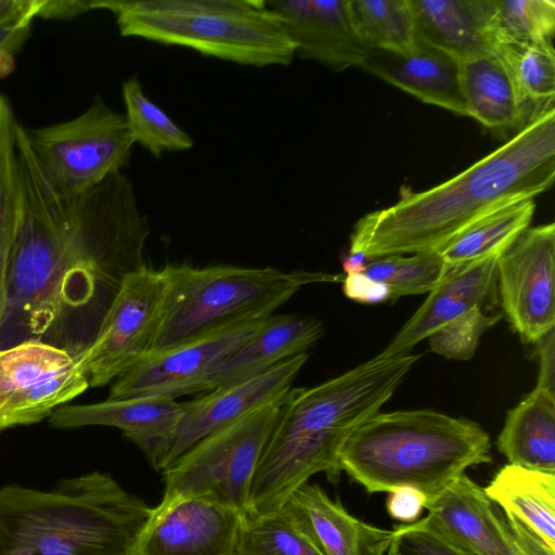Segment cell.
I'll use <instances>...</instances> for the list:
<instances>
[{
    "label": "cell",
    "instance_id": "obj_37",
    "mask_svg": "<svg viewBox=\"0 0 555 555\" xmlns=\"http://www.w3.org/2000/svg\"><path fill=\"white\" fill-rule=\"evenodd\" d=\"M426 496L411 487H402L392 492L387 500L390 517L405 524L416 521L425 508Z\"/></svg>",
    "mask_w": 555,
    "mask_h": 555
},
{
    "label": "cell",
    "instance_id": "obj_5",
    "mask_svg": "<svg viewBox=\"0 0 555 555\" xmlns=\"http://www.w3.org/2000/svg\"><path fill=\"white\" fill-rule=\"evenodd\" d=\"M492 463L489 434L477 423L434 410L376 413L343 444L339 465L366 492L402 487L435 498L470 466Z\"/></svg>",
    "mask_w": 555,
    "mask_h": 555
},
{
    "label": "cell",
    "instance_id": "obj_20",
    "mask_svg": "<svg viewBox=\"0 0 555 555\" xmlns=\"http://www.w3.org/2000/svg\"><path fill=\"white\" fill-rule=\"evenodd\" d=\"M282 509L323 555H386L395 533L353 517L317 483L296 489Z\"/></svg>",
    "mask_w": 555,
    "mask_h": 555
},
{
    "label": "cell",
    "instance_id": "obj_6",
    "mask_svg": "<svg viewBox=\"0 0 555 555\" xmlns=\"http://www.w3.org/2000/svg\"><path fill=\"white\" fill-rule=\"evenodd\" d=\"M109 11L122 37L185 47L258 68L287 66L295 49L260 0H91Z\"/></svg>",
    "mask_w": 555,
    "mask_h": 555
},
{
    "label": "cell",
    "instance_id": "obj_29",
    "mask_svg": "<svg viewBox=\"0 0 555 555\" xmlns=\"http://www.w3.org/2000/svg\"><path fill=\"white\" fill-rule=\"evenodd\" d=\"M16 125L10 101L0 93V324L7 304L8 267L18 208Z\"/></svg>",
    "mask_w": 555,
    "mask_h": 555
},
{
    "label": "cell",
    "instance_id": "obj_18",
    "mask_svg": "<svg viewBox=\"0 0 555 555\" xmlns=\"http://www.w3.org/2000/svg\"><path fill=\"white\" fill-rule=\"evenodd\" d=\"M425 508L423 524L451 544L476 555H518L507 522L467 475L426 501Z\"/></svg>",
    "mask_w": 555,
    "mask_h": 555
},
{
    "label": "cell",
    "instance_id": "obj_17",
    "mask_svg": "<svg viewBox=\"0 0 555 555\" xmlns=\"http://www.w3.org/2000/svg\"><path fill=\"white\" fill-rule=\"evenodd\" d=\"M184 402L162 397H140L91 404H64L49 417L54 428L74 429L85 426H111L120 429L135 443L150 464L160 469Z\"/></svg>",
    "mask_w": 555,
    "mask_h": 555
},
{
    "label": "cell",
    "instance_id": "obj_8",
    "mask_svg": "<svg viewBox=\"0 0 555 555\" xmlns=\"http://www.w3.org/2000/svg\"><path fill=\"white\" fill-rule=\"evenodd\" d=\"M286 393L202 438L164 468L159 503L202 496L246 515L255 469Z\"/></svg>",
    "mask_w": 555,
    "mask_h": 555
},
{
    "label": "cell",
    "instance_id": "obj_1",
    "mask_svg": "<svg viewBox=\"0 0 555 555\" xmlns=\"http://www.w3.org/2000/svg\"><path fill=\"white\" fill-rule=\"evenodd\" d=\"M18 208L0 349L39 340L78 358L95 339L151 233L121 171L78 194L56 191L16 125Z\"/></svg>",
    "mask_w": 555,
    "mask_h": 555
},
{
    "label": "cell",
    "instance_id": "obj_10",
    "mask_svg": "<svg viewBox=\"0 0 555 555\" xmlns=\"http://www.w3.org/2000/svg\"><path fill=\"white\" fill-rule=\"evenodd\" d=\"M164 299L162 269L144 266L128 275L95 339L79 356L91 387L115 380L153 349Z\"/></svg>",
    "mask_w": 555,
    "mask_h": 555
},
{
    "label": "cell",
    "instance_id": "obj_3",
    "mask_svg": "<svg viewBox=\"0 0 555 555\" xmlns=\"http://www.w3.org/2000/svg\"><path fill=\"white\" fill-rule=\"evenodd\" d=\"M420 357L376 354L317 386L291 388L257 463L246 516L280 511L288 496L318 473L338 482L343 444L378 413Z\"/></svg>",
    "mask_w": 555,
    "mask_h": 555
},
{
    "label": "cell",
    "instance_id": "obj_24",
    "mask_svg": "<svg viewBox=\"0 0 555 555\" xmlns=\"http://www.w3.org/2000/svg\"><path fill=\"white\" fill-rule=\"evenodd\" d=\"M462 88L468 116L493 133H516L529 124L512 79L495 54L463 61Z\"/></svg>",
    "mask_w": 555,
    "mask_h": 555
},
{
    "label": "cell",
    "instance_id": "obj_45",
    "mask_svg": "<svg viewBox=\"0 0 555 555\" xmlns=\"http://www.w3.org/2000/svg\"><path fill=\"white\" fill-rule=\"evenodd\" d=\"M371 259L362 254H350L343 259V269L347 274L363 273Z\"/></svg>",
    "mask_w": 555,
    "mask_h": 555
},
{
    "label": "cell",
    "instance_id": "obj_21",
    "mask_svg": "<svg viewBox=\"0 0 555 555\" xmlns=\"http://www.w3.org/2000/svg\"><path fill=\"white\" fill-rule=\"evenodd\" d=\"M360 67L422 102L468 116L462 88V62L417 42L410 52L367 50Z\"/></svg>",
    "mask_w": 555,
    "mask_h": 555
},
{
    "label": "cell",
    "instance_id": "obj_22",
    "mask_svg": "<svg viewBox=\"0 0 555 555\" xmlns=\"http://www.w3.org/2000/svg\"><path fill=\"white\" fill-rule=\"evenodd\" d=\"M417 42L465 60L493 53L491 0H409Z\"/></svg>",
    "mask_w": 555,
    "mask_h": 555
},
{
    "label": "cell",
    "instance_id": "obj_14",
    "mask_svg": "<svg viewBox=\"0 0 555 555\" xmlns=\"http://www.w3.org/2000/svg\"><path fill=\"white\" fill-rule=\"evenodd\" d=\"M246 515L202 496L152 508L130 555H237Z\"/></svg>",
    "mask_w": 555,
    "mask_h": 555
},
{
    "label": "cell",
    "instance_id": "obj_13",
    "mask_svg": "<svg viewBox=\"0 0 555 555\" xmlns=\"http://www.w3.org/2000/svg\"><path fill=\"white\" fill-rule=\"evenodd\" d=\"M269 318L231 326L168 348L151 350L114 380L107 399H176L202 392L208 373L254 337Z\"/></svg>",
    "mask_w": 555,
    "mask_h": 555
},
{
    "label": "cell",
    "instance_id": "obj_30",
    "mask_svg": "<svg viewBox=\"0 0 555 555\" xmlns=\"http://www.w3.org/2000/svg\"><path fill=\"white\" fill-rule=\"evenodd\" d=\"M121 90L125 117L134 143L156 158L165 152H182L193 146L191 135L146 96L137 76L125 80Z\"/></svg>",
    "mask_w": 555,
    "mask_h": 555
},
{
    "label": "cell",
    "instance_id": "obj_39",
    "mask_svg": "<svg viewBox=\"0 0 555 555\" xmlns=\"http://www.w3.org/2000/svg\"><path fill=\"white\" fill-rule=\"evenodd\" d=\"M539 359V374L535 390L555 397V330L534 343Z\"/></svg>",
    "mask_w": 555,
    "mask_h": 555
},
{
    "label": "cell",
    "instance_id": "obj_4",
    "mask_svg": "<svg viewBox=\"0 0 555 555\" xmlns=\"http://www.w3.org/2000/svg\"><path fill=\"white\" fill-rule=\"evenodd\" d=\"M152 508L111 475L0 488V555H130Z\"/></svg>",
    "mask_w": 555,
    "mask_h": 555
},
{
    "label": "cell",
    "instance_id": "obj_33",
    "mask_svg": "<svg viewBox=\"0 0 555 555\" xmlns=\"http://www.w3.org/2000/svg\"><path fill=\"white\" fill-rule=\"evenodd\" d=\"M237 555H323L292 518L280 511L246 516Z\"/></svg>",
    "mask_w": 555,
    "mask_h": 555
},
{
    "label": "cell",
    "instance_id": "obj_32",
    "mask_svg": "<svg viewBox=\"0 0 555 555\" xmlns=\"http://www.w3.org/2000/svg\"><path fill=\"white\" fill-rule=\"evenodd\" d=\"M491 26L494 49L511 42L553 43L555 2L552 0H491Z\"/></svg>",
    "mask_w": 555,
    "mask_h": 555
},
{
    "label": "cell",
    "instance_id": "obj_44",
    "mask_svg": "<svg viewBox=\"0 0 555 555\" xmlns=\"http://www.w3.org/2000/svg\"><path fill=\"white\" fill-rule=\"evenodd\" d=\"M401 255L371 259L363 274L376 283L389 284L399 266Z\"/></svg>",
    "mask_w": 555,
    "mask_h": 555
},
{
    "label": "cell",
    "instance_id": "obj_28",
    "mask_svg": "<svg viewBox=\"0 0 555 555\" xmlns=\"http://www.w3.org/2000/svg\"><path fill=\"white\" fill-rule=\"evenodd\" d=\"M493 54L505 66L528 122L555 108L553 43H503L494 49Z\"/></svg>",
    "mask_w": 555,
    "mask_h": 555
},
{
    "label": "cell",
    "instance_id": "obj_16",
    "mask_svg": "<svg viewBox=\"0 0 555 555\" xmlns=\"http://www.w3.org/2000/svg\"><path fill=\"white\" fill-rule=\"evenodd\" d=\"M295 55L335 72L360 66L370 49L352 16L350 0H269Z\"/></svg>",
    "mask_w": 555,
    "mask_h": 555
},
{
    "label": "cell",
    "instance_id": "obj_23",
    "mask_svg": "<svg viewBox=\"0 0 555 555\" xmlns=\"http://www.w3.org/2000/svg\"><path fill=\"white\" fill-rule=\"evenodd\" d=\"M322 335L323 326L314 318L273 314L254 337L208 373L202 391L261 374L286 359L305 353Z\"/></svg>",
    "mask_w": 555,
    "mask_h": 555
},
{
    "label": "cell",
    "instance_id": "obj_25",
    "mask_svg": "<svg viewBox=\"0 0 555 555\" xmlns=\"http://www.w3.org/2000/svg\"><path fill=\"white\" fill-rule=\"evenodd\" d=\"M495 444L508 464L555 472V397L533 389L507 412Z\"/></svg>",
    "mask_w": 555,
    "mask_h": 555
},
{
    "label": "cell",
    "instance_id": "obj_9",
    "mask_svg": "<svg viewBox=\"0 0 555 555\" xmlns=\"http://www.w3.org/2000/svg\"><path fill=\"white\" fill-rule=\"evenodd\" d=\"M25 132L46 178L64 194L82 193L120 172L134 144L125 115L100 96L70 120Z\"/></svg>",
    "mask_w": 555,
    "mask_h": 555
},
{
    "label": "cell",
    "instance_id": "obj_7",
    "mask_svg": "<svg viewBox=\"0 0 555 555\" xmlns=\"http://www.w3.org/2000/svg\"><path fill=\"white\" fill-rule=\"evenodd\" d=\"M162 272L165 299L152 350L267 319L305 285L344 279L326 272L237 266L168 264Z\"/></svg>",
    "mask_w": 555,
    "mask_h": 555
},
{
    "label": "cell",
    "instance_id": "obj_19",
    "mask_svg": "<svg viewBox=\"0 0 555 555\" xmlns=\"http://www.w3.org/2000/svg\"><path fill=\"white\" fill-rule=\"evenodd\" d=\"M496 261L498 258H489L462 267H448L446 275L425 301L377 356L409 354L415 345L448 322L472 308L482 310L496 291Z\"/></svg>",
    "mask_w": 555,
    "mask_h": 555
},
{
    "label": "cell",
    "instance_id": "obj_34",
    "mask_svg": "<svg viewBox=\"0 0 555 555\" xmlns=\"http://www.w3.org/2000/svg\"><path fill=\"white\" fill-rule=\"evenodd\" d=\"M502 314L487 315L480 308H472L433 333L430 349L453 360H469L483 332L496 324Z\"/></svg>",
    "mask_w": 555,
    "mask_h": 555
},
{
    "label": "cell",
    "instance_id": "obj_42",
    "mask_svg": "<svg viewBox=\"0 0 555 555\" xmlns=\"http://www.w3.org/2000/svg\"><path fill=\"white\" fill-rule=\"evenodd\" d=\"M90 1L43 0L37 16L42 18H73L91 10Z\"/></svg>",
    "mask_w": 555,
    "mask_h": 555
},
{
    "label": "cell",
    "instance_id": "obj_43",
    "mask_svg": "<svg viewBox=\"0 0 555 555\" xmlns=\"http://www.w3.org/2000/svg\"><path fill=\"white\" fill-rule=\"evenodd\" d=\"M31 21L18 22L0 28V57L9 59L18 51L30 33Z\"/></svg>",
    "mask_w": 555,
    "mask_h": 555
},
{
    "label": "cell",
    "instance_id": "obj_36",
    "mask_svg": "<svg viewBox=\"0 0 555 555\" xmlns=\"http://www.w3.org/2000/svg\"><path fill=\"white\" fill-rule=\"evenodd\" d=\"M393 532L386 555H476L451 544L421 519L396 526Z\"/></svg>",
    "mask_w": 555,
    "mask_h": 555
},
{
    "label": "cell",
    "instance_id": "obj_26",
    "mask_svg": "<svg viewBox=\"0 0 555 555\" xmlns=\"http://www.w3.org/2000/svg\"><path fill=\"white\" fill-rule=\"evenodd\" d=\"M483 490L555 550V472L506 464Z\"/></svg>",
    "mask_w": 555,
    "mask_h": 555
},
{
    "label": "cell",
    "instance_id": "obj_27",
    "mask_svg": "<svg viewBox=\"0 0 555 555\" xmlns=\"http://www.w3.org/2000/svg\"><path fill=\"white\" fill-rule=\"evenodd\" d=\"M534 210V198L506 204L474 222L436 251L452 268L499 258L530 227Z\"/></svg>",
    "mask_w": 555,
    "mask_h": 555
},
{
    "label": "cell",
    "instance_id": "obj_12",
    "mask_svg": "<svg viewBox=\"0 0 555 555\" xmlns=\"http://www.w3.org/2000/svg\"><path fill=\"white\" fill-rule=\"evenodd\" d=\"M502 309L524 343L555 330V224L529 227L496 261Z\"/></svg>",
    "mask_w": 555,
    "mask_h": 555
},
{
    "label": "cell",
    "instance_id": "obj_38",
    "mask_svg": "<svg viewBox=\"0 0 555 555\" xmlns=\"http://www.w3.org/2000/svg\"><path fill=\"white\" fill-rule=\"evenodd\" d=\"M341 282L344 294L351 300L362 304L390 301L389 286L373 282L363 273L347 274Z\"/></svg>",
    "mask_w": 555,
    "mask_h": 555
},
{
    "label": "cell",
    "instance_id": "obj_31",
    "mask_svg": "<svg viewBox=\"0 0 555 555\" xmlns=\"http://www.w3.org/2000/svg\"><path fill=\"white\" fill-rule=\"evenodd\" d=\"M356 27L371 49L406 53L417 46L409 0H350Z\"/></svg>",
    "mask_w": 555,
    "mask_h": 555
},
{
    "label": "cell",
    "instance_id": "obj_35",
    "mask_svg": "<svg viewBox=\"0 0 555 555\" xmlns=\"http://www.w3.org/2000/svg\"><path fill=\"white\" fill-rule=\"evenodd\" d=\"M436 250L401 255L397 271L388 284L390 301L408 295H420L433 291L448 271Z\"/></svg>",
    "mask_w": 555,
    "mask_h": 555
},
{
    "label": "cell",
    "instance_id": "obj_15",
    "mask_svg": "<svg viewBox=\"0 0 555 555\" xmlns=\"http://www.w3.org/2000/svg\"><path fill=\"white\" fill-rule=\"evenodd\" d=\"M308 358L307 352L297 354L254 377L217 387L184 402L159 470L202 438L284 396Z\"/></svg>",
    "mask_w": 555,
    "mask_h": 555
},
{
    "label": "cell",
    "instance_id": "obj_41",
    "mask_svg": "<svg viewBox=\"0 0 555 555\" xmlns=\"http://www.w3.org/2000/svg\"><path fill=\"white\" fill-rule=\"evenodd\" d=\"M43 0H0V28L37 17Z\"/></svg>",
    "mask_w": 555,
    "mask_h": 555
},
{
    "label": "cell",
    "instance_id": "obj_11",
    "mask_svg": "<svg viewBox=\"0 0 555 555\" xmlns=\"http://www.w3.org/2000/svg\"><path fill=\"white\" fill-rule=\"evenodd\" d=\"M79 357L39 340L0 349V431L38 423L89 387Z\"/></svg>",
    "mask_w": 555,
    "mask_h": 555
},
{
    "label": "cell",
    "instance_id": "obj_2",
    "mask_svg": "<svg viewBox=\"0 0 555 555\" xmlns=\"http://www.w3.org/2000/svg\"><path fill=\"white\" fill-rule=\"evenodd\" d=\"M555 179V108L455 177L424 191L404 186L389 207L360 218L350 254L369 259L438 250L489 212L534 198Z\"/></svg>",
    "mask_w": 555,
    "mask_h": 555
},
{
    "label": "cell",
    "instance_id": "obj_40",
    "mask_svg": "<svg viewBox=\"0 0 555 555\" xmlns=\"http://www.w3.org/2000/svg\"><path fill=\"white\" fill-rule=\"evenodd\" d=\"M506 517L518 555H555V550H552L530 527L515 516Z\"/></svg>",
    "mask_w": 555,
    "mask_h": 555
}]
</instances>
